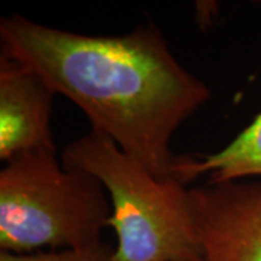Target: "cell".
<instances>
[{
    "instance_id": "cell-1",
    "label": "cell",
    "mask_w": 261,
    "mask_h": 261,
    "mask_svg": "<svg viewBox=\"0 0 261 261\" xmlns=\"http://www.w3.org/2000/svg\"><path fill=\"white\" fill-rule=\"evenodd\" d=\"M0 47L157 177H173L178 155L171 138L211 99L209 87L178 63L154 25L94 37L12 15L0 19Z\"/></svg>"
},
{
    "instance_id": "cell-2",
    "label": "cell",
    "mask_w": 261,
    "mask_h": 261,
    "mask_svg": "<svg viewBox=\"0 0 261 261\" xmlns=\"http://www.w3.org/2000/svg\"><path fill=\"white\" fill-rule=\"evenodd\" d=\"M61 163L97 178L109 196L113 261H200L186 185L154 176L92 128L63 149Z\"/></svg>"
},
{
    "instance_id": "cell-3",
    "label": "cell",
    "mask_w": 261,
    "mask_h": 261,
    "mask_svg": "<svg viewBox=\"0 0 261 261\" xmlns=\"http://www.w3.org/2000/svg\"><path fill=\"white\" fill-rule=\"evenodd\" d=\"M111 202L93 176L67 168L57 151L9 160L0 171V251L31 254L100 244Z\"/></svg>"
},
{
    "instance_id": "cell-4",
    "label": "cell",
    "mask_w": 261,
    "mask_h": 261,
    "mask_svg": "<svg viewBox=\"0 0 261 261\" xmlns=\"http://www.w3.org/2000/svg\"><path fill=\"white\" fill-rule=\"evenodd\" d=\"M189 190L200 261H261V177Z\"/></svg>"
},
{
    "instance_id": "cell-5",
    "label": "cell",
    "mask_w": 261,
    "mask_h": 261,
    "mask_svg": "<svg viewBox=\"0 0 261 261\" xmlns=\"http://www.w3.org/2000/svg\"><path fill=\"white\" fill-rule=\"evenodd\" d=\"M56 94L32 68L0 54L2 161L31 151H57L51 128Z\"/></svg>"
},
{
    "instance_id": "cell-6",
    "label": "cell",
    "mask_w": 261,
    "mask_h": 261,
    "mask_svg": "<svg viewBox=\"0 0 261 261\" xmlns=\"http://www.w3.org/2000/svg\"><path fill=\"white\" fill-rule=\"evenodd\" d=\"M207 176L211 183L261 177V113L224 148L209 155H178L173 177L183 185Z\"/></svg>"
},
{
    "instance_id": "cell-7",
    "label": "cell",
    "mask_w": 261,
    "mask_h": 261,
    "mask_svg": "<svg viewBox=\"0 0 261 261\" xmlns=\"http://www.w3.org/2000/svg\"><path fill=\"white\" fill-rule=\"evenodd\" d=\"M0 261H113V250L100 243L86 248L48 250L31 254L0 251Z\"/></svg>"
}]
</instances>
